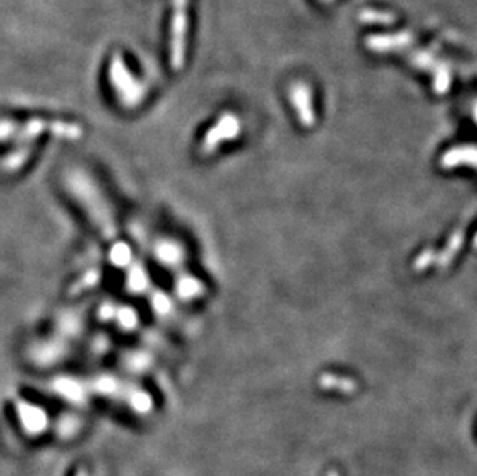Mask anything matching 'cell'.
<instances>
[{"label": "cell", "instance_id": "1", "mask_svg": "<svg viewBox=\"0 0 477 476\" xmlns=\"http://www.w3.org/2000/svg\"><path fill=\"white\" fill-rule=\"evenodd\" d=\"M110 81L119 101L127 107H135L144 98L146 90L142 83L129 71L121 54H114L110 64Z\"/></svg>", "mask_w": 477, "mask_h": 476}, {"label": "cell", "instance_id": "2", "mask_svg": "<svg viewBox=\"0 0 477 476\" xmlns=\"http://www.w3.org/2000/svg\"><path fill=\"white\" fill-rule=\"evenodd\" d=\"M187 6L189 0H173L170 23V62L175 70H181L186 62L187 50Z\"/></svg>", "mask_w": 477, "mask_h": 476}, {"label": "cell", "instance_id": "3", "mask_svg": "<svg viewBox=\"0 0 477 476\" xmlns=\"http://www.w3.org/2000/svg\"><path fill=\"white\" fill-rule=\"evenodd\" d=\"M414 44V36L409 31L388 33V35H372L365 39V45L374 53H404Z\"/></svg>", "mask_w": 477, "mask_h": 476}, {"label": "cell", "instance_id": "4", "mask_svg": "<svg viewBox=\"0 0 477 476\" xmlns=\"http://www.w3.org/2000/svg\"><path fill=\"white\" fill-rule=\"evenodd\" d=\"M240 132V121L235 115L225 113L218 124L213 125V129L207 133L204 138L203 149L206 153H211L212 150L218 146L224 139H233Z\"/></svg>", "mask_w": 477, "mask_h": 476}, {"label": "cell", "instance_id": "5", "mask_svg": "<svg viewBox=\"0 0 477 476\" xmlns=\"http://www.w3.org/2000/svg\"><path fill=\"white\" fill-rule=\"evenodd\" d=\"M290 101L295 107L301 124L306 125V127H311L315 122V115L311 90H309L305 82H297L290 87Z\"/></svg>", "mask_w": 477, "mask_h": 476}, {"label": "cell", "instance_id": "6", "mask_svg": "<svg viewBox=\"0 0 477 476\" xmlns=\"http://www.w3.org/2000/svg\"><path fill=\"white\" fill-rule=\"evenodd\" d=\"M320 387L323 390H332L338 391V393L351 395L357 390V383L349 378H340V376L326 373L320 378Z\"/></svg>", "mask_w": 477, "mask_h": 476}, {"label": "cell", "instance_id": "7", "mask_svg": "<svg viewBox=\"0 0 477 476\" xmlns=\"http://www.w3.org/2000/svg\"><path fill=\"white\" fill-rule=\"evenodd\" d=\"M408 61L411 62L416 69H420L425 71H436L437 66L442 64L436 59V56L431 54L430 52H425V50H413V52H408Z\"/></svg>", "mask_w": 477, "mask_h": 476}, {"label": "cell", "instance_id": "8", "mask_svg": "<svg viewBox=\"0 0 477 476\" xmlns=\"http://www.w3.org/2000/svg\"><path fill=\"white\" fill-rule=\"evenodd\" d=\"M358 19L365 22V23H375V25H391L392 22H396L394 14L391 13H383V11H375V10H363L360 11Z\"/></svg>", "mask_w": 477, "mask_h": 476}, {"label": "cell", "instance_id": "9", "mask_svg": "<svg viewBox=\"0 0 477 476\" xmlns=\"http://www.w3.org/2000/svg\"><path fill=\"white\" fill-rule=\"evenodd\" d=\"M432 258L431 250H425V252L416 260V269H423L425 266H428Z\"/></svg>", "mask_w": 477, "mask_h": 476}, {"label": "cell", "instance_id": "10", "mask_svg": "<svg viewBox=\"0 0 477 476\" xmlns=\"http://www.w3.org/2000/svg\"><path fill=\"white\" fill-rule=\"evenodd\" d=\"M326 476H338V473L336 472V470H331L328 475H326Z\"/></svg>", "mask_w": 477, "mask_h": 476}, {"label": "cell", "instance_id": "11", "mask_svg": "<svg viewBox=\"0 0 477 476\" xmlns=\"http://www.w3.org/2000/svg\"><path fill=\"white\" fill-rule=\"evenodd\" d=\"M474 118H476V121H477V105H476V108H474Z\"/></svg>", "mask_w": 477, "mask_h": 476}, {"label": "cell", "instance_id": "12", "mask_svg": "<svg viewBox=\"0 0 477 476\" xmlns=\"http://www.w3.org/2000/svg\"><path fill=\"white\" fill-rule=\"evenodd\" d=\"M323 2H334V0H323Z\"/></svg>", "mask_w": 477, "mask_h": 476}, {"label": "cell", "instance_id": "13", "mask_svg": "<svg viewBox=\"0 0 477 476\" xmlns=\"http://www.w3.org/2000/svg\"><path fill=\"white\" fill-rule=\"evenodd\" d=\"M474 243H476V246H477V236H476V241H474Z\"/></svg>", "mask_w": 477, "mask_h": 476}]
</instances>
